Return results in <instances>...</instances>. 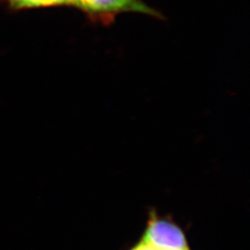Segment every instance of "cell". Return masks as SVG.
Here are the masks:
<instances>
[{"mask_svg": "<svg viewBox=\"0 0 250 250\" xmlns=\"http://www.w3.org/2000/svg\"><path fill=\"white\" fill-rule=\"evenodd\" d=\"M71 6L100 22L111 21L120 13L136 12L161 18L160 12L145 4L142 0H72Z\"/></svg>", "mask_w": 250, "mask_h": 250, "instance_id": "obj_1", "label": "cell"}, {"mask_svg": "<svg viewBox=\"0 0 250 250\" xmlns=\"http://www.w3.org/2000/svg\"><path fill=\"white\" fill-rule=\"evenodd\" d=\"M140 239L163 249L190 248L183 228L173 220L161 216L154 208L148 212Z\"/></svg>", "mask_w": 250, "mask_h": 250, "instance_id": "obj_2", "label": "cell"}, {"mask_svg": "<svg viewBox=\"0 0 250 250\" xmlns=\"http://www.w3.org/2000/svg\"><path fill=\"white\" fill-rule=\"evenodd\" d=\"M9 4L14 9H35L71 5L72 0H9Z\"/></svg>", "mask_w": 250, "mask_h": 250, "instance_id": "obj_3", "label": "cell"}, {"mask_svg": "<svg viewBox=\"0 0 250 250\" xmlns=\"http://www.w3.org/2000/svg\"><path fill=\"white\" fill-rule=\"evenodd\" d=\"M128 250H191V248L188 249H163L155 247L147 242L144 241L139 238V240L134 243V245Z\"/></svg>", "mask_w": 250, "mask_h": 250, "instance_id": "obj_4", "label": "cell"}]
</instances>
